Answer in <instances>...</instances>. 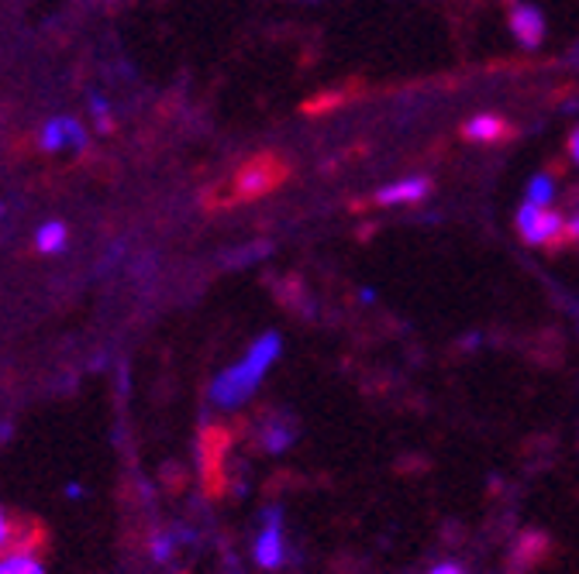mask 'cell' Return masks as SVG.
I'll use <instances>...</instances> for the list:
<instances>
[{"label":"cell","instance_id":"1","mask_svg":"<svg viewBox=\"0 0 579 574\" xmlns=\"http://www.w3.org/2000/svg\"><path fill=\"white\" fill-rule=\"evenodd\" d=\"M280 334H263L260 341H255L249 347V355L239 362V365H231L225 368L218 379H214L210 386V403L214 406H221V410H234V406H242L249 395L255 392V386L263 382V375L269 371V365L276 362V355H280Z\"/></svg>","mask_w":579,"mask_h":574},{"label":"cell","instance_id":"2","mask_svg":"<svg viewBox=\"0 0 579 574\" xmlns=\"http://www.w3.org/2000/svg\"><path fill=\"white\" fill-rule=\"evenodd\" d=\"M290 175L287 159H280L276 151H263V156L249 159L239 172H234V180L228 186V196L221 200V207L228 204H245V200H260V196L273 193L276 186H284Z\"/></svg>","mask_w":579,"mask_h":574},{"label":"cell","instance_id":"3","mask_svg":"<svg viewBox=\"0 0 579 574\" xmlns=\"http://www.w3.org/2000/svg\"><path fill=\"white\" fill-rule=\"evenodd\" d=\"M231 448V430L225 424L207 427L201 433V472H204V485L210 496H218L225 489V457Z\"/></svg>","mask_w":579,"mask_h":574},{"label":"cell","instance_id":"4","mask_svg":"<svg viewBox=\"0 0 579 574\" xmlns=\"http://www.w3.org/2000/svg\"><path fill=\"white\" fill-rule=\"evenodd\" d=\"M563 220H566V213H555V210L539 207V204H524L518 210V231H521V237L528 241V245L552 248L555 237H559V231H563Z\"/></svg>","mask_w":579,"mask_h":574},{"label":"cell","instance_id":"5","mask_svg":"<svg viewBox=\"0 0 579 574\" xmlns=\"http://www.w3.org/2000/svg\"><path fill=\"white\" fill-rule=\"evenodd\" d=\"M552 554V540L542 529H524L510 550V561H507V574H528L534 564H542Z\"/></svg>","mask_w":579,"mask_h":574},{"label":"cell","instance_id":"6","mask_svg":"<svg viewBox=\"0 0 579 574\" xmlns=\"http://www.w3.org/2000/svg\"><path fill=\"white\" fill-rule=\"evenodd\" d=\"M38 145L46 151H62V148L80 151V148H87V131H83V124L76 118H56L41 127Z\"/></svg>","mask_w":579,"mask_h":574},{"label":"cell","instance_id":"7","mask_svg":"<svg viewBox=\"0 0 579 574\" xmlns=\"http://www.w3.org/2000/svg\"><path fill=\"white\" fill-rule=\"evenodd\" d=\"M462 135L469 142H480V145H497V142H510L514 135H518V127L504 121L500 114H477L462 124Z\"/></svg>","mask_w":579,"mask_h":574},{"label":"cell","instance_id":"8","mask_svg":"<svg viewBox=\"0 0 579 574\" xmlns=\"http://www.w3.org/2000/svg\"><path fill=\"white\" fill-rule=\"evenodd\" d=\"M266 529L260 537H255V564L273 571L280 567L287 558V547H284V534H280V513H266Z\"/></svg>","mask_w":579,"mask_h":574},{"label":"cell","instance_id":"9","mask_svg":"<svg viewBox=\"0 0 579 574\" xmlns=\"http://www.w3.org/2000/svg\"><path fill=\"white\" fill-rule=\"evenodd\" d=\"M510 32L524 49H539L545 41V14L534 4H518L510 14Z\"/></svg>","mask_w":579,"mask_h":574},{"label":"cell","instance_id":"10","mask_svg":"<svg viewBox=\"0 0 579 574\" xmlns=\"http://www.w3.org/2000/svg\"><path fill=\"white\" fill-rule=\"evenodd\" d=\"M432 193V180H407V183H397V186H386L379 190L370 207L373 204H383V207H397V204H418L424 200V196Z\"/></svg>","mask_w":579,"mask_h":574},{"label":"cell","instance_id":"11","mask_svg":"<svg viewBox=\"0 0 579 574\" xmlns=\"http://www.w3.org/2000/svg\"><path fill=\"white\" fill-rule=\"evenodd\" d=\"M293 433H297L293 424H287L284 416H269V424H266V430H263V448H266L269 454H280V451L290 448Z\"/></svg>","mask_w":579,"mask_h":574},{"label":"cell","instance_id":"12","mask_svg":"<svg viewBox=\"0 0 579 574\" xmlns=\"http://www.w3.org/2000/svg\"><path fill=\"white\" fill-rule=\"evenodd\" d=\"M62 245H67V224H62V220H49V224L38 228V234H35L38 252L52 255V252H62Z\"/></svg>","mask_w":579,"mask_h":574},{"label":"cell","instance_id":"13","mask_svg":"<svg viewBox=\"0 0 579 574\" xmlns=\"http://www.w3.org/2000/svg\"><path fill=\"white\" fill-rule=\"evenodd\" d=\"M352 97H355V86H349V90H341V94H321L311 103H304V110H307V114H325V110H331V107L349 103Z\"/></svg>","mask_w":579,"mask_h":574},{"label":"cell","instance_id":"14","mask_svg":"<svg viewBox=\"0 0 579 574\" xmlns=\"http://www.w3.org/2000/svg\"><path fill=\"white\" fill-rule=\"evenodd\" d=\"M555 196V186H552V175H534L528 183V204H539V207H548Z\"/></svg>","mask_w":579,"mask_h":574},{"label":"cell","instance_id":"15","mask_svg":"<svg viewBox=\"0 0 579 574\" xmlns=\"http://www.w3.org/2000/svg\"><path fill=\"white\" fill-rule=\"evenodd\" d=\"M0 574H46V571L28 554H11L8 561H0Z\"/></svg>","mask_w":579,"mask_h":574},{"label":"cell","instance_id":"16","mask_svg":"<svg viewBox=\"0 0 579 574\" xmlns=\"http://www.w3.org/2000/svg\"><path fill=\"white\" fill-rule=\"evenodd\" d=\"M14 529H17V520L11 523V516L0 510V550H11L14 544Z\"/></svg>","mask_w":579,"mask_h":574},{"label":"cell","instance_id":"17","mask_svg":"<svg viewBox=\"0 0 579 574\" xmlns=\"http://www.w3.org/2000/svg\"><path fill=\"white\" fill-rule=\"evenodd\" d=\"M91 110H94V118H97V127L100 131H111V118H107V103L100 97H91Z\"/></svg>","mask_w":579,"mask_h":574},{"label":"cell","instance_id":"18","mask_svg":"<svg viewBox=\"0 0 579 574\" xmlns=\"http://www.w3.org/2000/svg\"><path fill=\"white\" fill-rule=\"evenodd\" d=\"M569 156L576 159V166H579V127L569 135Z\"/></svg>","mask_w":579,"mask_h":574},{"label":"cell","instance_id":"19","mask_svg":"<svg viewBox=\"0 0 579 574\" xmlns=\"http://www.w3.org/2000/svg\"><path fill=\"white\" fill-rule=\"evenodd\" d=\"M432 574H466V571H462L459 564H438V567H435Z\"/></svg>","mask_w":579,"mask_h":574},{"label":"cell","instance_id":"20","mask_svg":"<svg viewBox=\"0 0 579 574\" xmlns=\"http://www.w3.org/2000/svg\"><path fill=\"white\" fill-rule=\"evenodd\" d=\"M510 4H518V0H510Z\"/></svg>","mask_w":579,"mask_h":574}]
</instances>
